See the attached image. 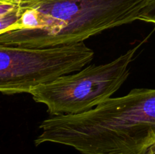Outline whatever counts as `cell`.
<instances>
[{"mask_svg":"<svg viewBox=\"0 0 155 154\" xmlns=\"http://www.w3.org/2000/svg\"><path fill=\"white\" fill-rule=\"evenodd\" d=\"M35 145L54 143L82 154H140L155 143V89L135 88L77 115L48 118Z\"/></svg>","mask_w":155,"mask_h":154,"instance_id":"1","label":"cell"},{"mask_svg":"<svg viewBox=\"0 0 155 154\" xmlns=\"http://www.w3.org/2000/svg\"><path fill=\"white\" fill-rule=\"evenodd\" d=\"M149 0H22L18 30L0 44L50 48L79 43L104 30L139 21Z\"/></svg>","mask_w":155,"mask_h":154,"instance_id":"2","label":"cell"},{"mask_svg":"<svg viewBox=\"0 0 155 154\" xmlns=\"http://www.w3.org/2000/svg\"><path fill=\"white\" fill-rule=\"evenodd\" d=\"M140 45L117 58L100 65H89L75 73L39 85L30 94L36 103L46 106L52 116L86 113L120 89L130 75V65Z\"/></svg>","mask_w":155,"mask_h":154,"instance_id":"3","label":"cell"},{"mask_svg":"<svg viewBox=\"0 0 155 154\" xmlns=\"http://www.w3.org/2000/svg\"><path fill=\"white\" fill-rule=\"evenodd\" d=\"M93 57L84 42L43 48L0 44V92L30 94L39 85L80 70Z\"/></svg>","mask_w":155,"mask_h":154,"instance_id":"4","label":"cell"},{"mask_svg":"<svg viewBox=\"0 0 155 154\" xmlns=\"http://www.w3.org/2000/svg\"><path fill=\"white\" fill-rule=\"evenodd\" d=\"M21 7L13 11L0 16V35L6 32L18 30V24L21 18Z\"/></svg>","mask_w":155,"mask_h":154,"instance_id":"5","label":"cell"},{"mask_svg":"<svg viewBox=\"0 0 155 154\" xmlns=\"http://www.w3.org/2000/svg\"><path fill=\"white\" fill-rule=\"evenodd\" d=\"M139 21L155 24V0H149L141 14Z\"/></svg>","mask_w":155,"mask_h":154,"instance_id":"6","label":"cell"},{"mask_svg":"<svg viewBox=\"0 0 155 154\" xmlns=\"http://www.w3.org/2000/svg\"><path fill=\"white\" fill-rule=\"evenodd\" d=\"M21 2L22 0H0V16L19 8Z\"/></svg>","mask_w":155,"mask_h":154,"instance_id":"7","label":"cell"},{"mask_svg":"<svg viewBox=\"0 0 155 154\" xmlns=\"http://www.w3.org/2000/svg\"><path fill=\"white\" fill-rule=\"evenodd\" d=\"M140 154H155V143L148 146L146 149H145Z\"/></svg>","mask_w":155,"mask_h":154,"instance_id":"8","label":"cell"}]
</instances>
